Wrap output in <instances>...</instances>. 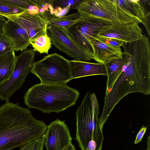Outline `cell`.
<instances>
[{"instance_id":"cell-1","label":"cell","mask_w":150,"mask_h":150,"mask_svg":"<svg viewBox=\"0 0 150 150\" xmlns=\"http://www.w3.org/2000/svg\"><path fill=\"white\" fill-rule=\"evenodd\" d=\"M149 38H142L125 43L122 46L123 55L127 60L119 76L105 93L102 112L99 118L103 128L113 109L125 96L133 93L150 94V50Z\"/></svg>"},{"instance_id":"cell-2","label":"cell","mask_w":150,"mask_h":150,"mask_svg":"<svg viewBox=\"0 0 150 150\" xmlns=\"http://www.w3.org/2000/svg\"><path fill=\"white\" fill-rule=\"evenodd\" d=\"M29 108L6 102L0 106V150H11L42 137L47 129Z\"/></svg>"},{"instance_id":"cell-3","label":"cell","mask_w":150,"mask_h":150,"mask_svg":"<svg viewBox=\"0 0 150 150\" xmlns=\"http://www.w3.org/2000/svg\"><path fill=\"white\" fill-rule=\"evenodd\" d=\"M80 93L66 84H36L27 91L24 96L28 108H33L43 113H58L74 105Z\"/></svg>"},{"instance_id":"cell-4","label":"cell","mask_w":150,"mask_h":150,"mask_svg":"<svg viewBox=\"0 0 150 150\" xmlns=\"http://www.w3.org/2000/svg\"><path fill=\"white\" fill-rule=\"evenodd\" d=\"M99 106L94 93L88 91L75 112L76 129L75 139L81 150H101L104 136L99 124Z\"/></svg>"},{"instance_id":"cell-5","label":"cell","mask_w":150,"mask_h":150,"mask_svg":"<svg viewBox=\"0 0 150 150\" xmlns=\"http://www.w3.org/2000/svg\"><path fill=\"white\" fill-rule=\"evenodd\" d=\"M69 61L57 53L48 54L34 62L30 72L41 83L66 84L73 79Z\"/></svg>"},{"instance_id":"cell-6","label":"cell","mask_w":150,"mask_h":150,"mask_svg":"<svg viewBox=\"0 0 150 150\" xmlns=\"http://www.w3.org/2000/svg\"><path fill=\"white\" fill-rule=\"evenodd\" d=\"M81 17H83L81 21L63 28L69 38L93 59V50L91 42L97 37L103 29L111 25L112 22L92 16Z\"/></svg>"},{"instance_id":"cell-7","label":"cell","mask_w":150,"mask_h":150,"mask_svg":"<svg viewBox=\"0 0 150 150\" xmlns=\"http://www.w3.org/2000/svg\"><path fill=\"white\" fill-rule=\"evenodd\" d=\"M80 16L90 15L112 22H129L139 21L123 11L115 0H81L72 7Z\"/></svg>"},{"instance_id":"cell-8","label":"cell","mask_w":150,"mask_h":150,"mask_svg":"<svg viewBox=\"0 0 150 150\" xmlns=\"http://www.w3.org/2000/svg\"><path fill=\"white\" fill-rule=\"evenodd\" d=\"M35 55L33 50L28 49L16 56L15 66L11 77L0 84L1 100L8 102L11 96L22 85L26 76L31 71Z\"/></svg>"},{"instance_id":"cell-9","label":"cell","mask_w":150,"mask_h":150,"mask_svg":"<svg viewBox=\"0 0 150 150\" xmlns=\"http://www.w3.org/2000/svg\"><path fill=\"white\" fill-rule=\"evenodd\" d=\"M1 15L23 29L29 36L30 42L47 33L48 21L44 13L33 15L26 10L13 14Z\"/></svg>"},{"instance_id":"cell-10","label":"cell","mask_w":150,"mask_h":150,"mask_svg":"<svg viewBox=\"0 0 150 150\" xmlns=\"http://www.w3.org/2000/svg\"><path fill=\"white\" fill-rule=\"evenodd\" d=\"M47 34L55 47L74 60L88 62L93 59L69 38L63 28L48 25Z\"/></svg>"},{"instance_id":"cell-11","label":"cell","mask_w":150,"mask_h":150,"mask_svg":"<svg viewBox=\"0 0 150 150\" xmlns=\"http://www.w3.org/2000/svg\"><path fill=\"white\" fill-rule=\"evenodd\" d=\"M137 22H112L111 25L103 29L98 36L115 38L128 43L141 39L142 29Z\"/></svg>"},{"instance_id":"cell-12","label":"cell","mask_w":150,"mask_h":150,"mask_svg":"<svg viewBox=\"0 0 150 150\" xmlns=\"http://www.w3.org/2000/svg\"><path fill=\"white\" fill-rule=\"evenodd\" d=\"M44 146L47 150H63L71 143L72 138L65 121L58 119L47 126Z\"/></svg>"},{"instance_id":"cell-13","label":"cell","mask_w":150,"mask_h":150,"mask_svg":"<svg viewBox=\"0 0 150 150\" xmlns=\"http://www.w3.org/2000/svg\"><path fill=\"white\" fill-rule=\"evenodd\" d=\"M116 4L123 11L136 18L142 23L150 37L149 0H115Z\"/></svg>"},{"instance_id":"cell-14","label":"cell","mask_w":150,"mask_h":150,"mask_svg":"<svg viewBox=\"0 0 150 150\" xmlns=\"http://www.w3.org/2000/svg\"><path fill=\"white\" fill-rule=\"evenodd\" d=\"M90 43L93 50V59L99 63L105 64L115 59L122 58L123 52L121 47H112L96 38Z\"/></svg>"},{"instance_id":"cell-15","label":"cell","mask_w":150,"mask_h":150,"mask_svg":"<svg viewBox=\"0 0 150 150\" xmlns=\"http://www.w3.org/2000/svg\"><path fill=\"white\" fill-rule=\"evenodd\" d=\"M4 33L10 39L14 51L25 50L30 45L29 37L25 30L9 20H7Z\"/></svg>"},{"instance_id":"cell-16","label":"cell","mask_w":150,"mask_h":150,"mask_svg":"<svg viewBox=\"0 0 150 150\" xmlns=\"http://www.w3.org/2000/svg\"><path fill=\"white\" fill-rule=\"evenodd\" d=\"M73 79L96 75L107 76L105 64L69 60Z\"/></svg>"},{"instance_id":"cell-17","label":"cell","mask_w":150,"mask_h":150,"mask_svg":"<svg viewBox=\"0 0 150 150\" xmlns=\"http://www.w3.org/2000/svg\"><path fill=\"white\" fill-rule=\"evenodd\" d=\"M127 62V58L123 55L122 58L115 59L105 64L107 76L105 93L112 88Z\"/></svg>"},{"instance_id":"cell-18","label":"cell","mask_w":150,"mask_h":150,"mask_svg":"<svg viewBox=\"0 0 150 150\" xmlns=\"http://www.w3.org/2000/svg\"><path fill=\"white\" fill-rule=\"evenodd\" d=\"M15 57L13 50L0 56V84L11 77L15 66Z\"/></svg>"},{"instance_id":"cell-19","label":"cell","mask_w":150,"mask_h":150,"mask_svg":"<svg viewBox=\"0 0 150 150\" xmlns=\"http://www.w3.org/2000/svg\"><path fill=\"white\" fill-rule=\"evenodd\" d=\"M44 13L48 21V25L55 27L67 28L83 19L78 12L61 17H56L48 12Z\"/></svg>"},{"instance_id":"cell-20","label":"cell","mask_w":150,"mask_h":150,"mask_svg":"<svg viewBox=\"0 0 150 150\" xmlns=\"http://www.w3.org/2000/svg\"><path fill=\"white\" fill-rule=\"evenodd\" d=\"M30 43L34 52H38L41 54L46 53L48 55L52 44L51 40L47 33L30 41Z\"/></svg>"},{"instance_id":"cell-21","label":"cell","mask_w":150,"mask_h":150,"mask_svg":"<svg viewBox=\"0 0 150 150\" xmlns=\"http://www.w3.org/2000/svg\"><path fill=\"white\" fill-rule=\"evenodd\" d=\"M0 3L23 11L28 10L30 6L34 5L31 0H0Z\"/></svg>"},{"instance_id":"cell-22","label":"cell","mask_w":150,"mask_h":150,"mask_svg":"<svg viewBox=\"0 0 150 150\" xmlns=\"http://www.w3.org/2000/svg\"><path fill=\"white\" fill-rule=\"evenodd\" d=\"M13 50L9 38L4 33L0 34V56Z\"/></svg>"},{"instance_id":"cell-23","label":"cell","mask_w":150,"mask_h":150,"mask_svg":"<svg viewBox=\"0 0 150 150\" xmlns=\"http://www.w3.org/2000/svg\"><path fill=\"white\" fill-rule=\"evenodd\" d=\"M98 39L103 42L112 47H120L125 42L118 39L97 36Z\"/></svg>"},{"instance_id":"cell-24","label":"cell","mask_w":150,"mask_h":150,"mask_svg":"<svg viewBox=\"0 0 150 150\" xmlns=\"http://www.w3.org/2000/svg\"><path fill=\"white\" fill-rule=\"evenodd\" d=\"M23 11L0 3V15L13 14Z\"/></svg>"},{"instance_id":"cell-25","label":"cell","mask_w":150,"mask_h":150,"mask_svg":"<svg viewBox=\"0 0 150 150\" xmlns=\"http://www.w3.org/2000/svg\"><path fill=\"white\" fill-rule=\"evenodd\" d=\"M71 8L69 6L62 8L60 6L56 7L54 8V15L57 17H61L65 16L67 14Z\"/></svg>"},{"instance_id":"cell-26","label":"cell","mask_w":150,"mask_h":150,"mask_svg":"<svg viewBox=\"0 0 150 150\" xmlns=\"http://www.w3.org/2000/svg\"><path fill=\"white\" fill-rule=\"evenodd\" d=\"M45 134L41 138L34 141V143L31 150H43L44 144Z\"/></svg>"},{"instance_id":"cell-27","label":"cell","mask_w":150,"mask_h":150,"mask_svg":"<svg viewBox=\"0 0 150 150\" xmlns=\"http://www.w3.org/2000/svg\"><path fill=\"white\" fill-rule=\"evenodd\" d=\"M81 0H54V3H56L60 5L64 6V7L69 6L71 7H73L76 4L79 2Z\"/></svg>"},{"instance_id":"cell-28","label":"cell","mask_w":150,"mask_h":150,"mask_svg":"<svg viewBox=\"0 0 150 150\" xmlns=\"http://www.w3.org/2000/svg\"><path fill=\"white\" fill-rule=\"evenodd\" d=\"M147 128V127L146 126H143L142 127L137 134L134 142L135 144H137L141 141L143 136L146 131Z\"/></svg>"},{"instance_id":"cell-29","label":"cell","mask_w":150,"mask_h":150,"mask_svg":"<svg viewBox=\"0 0 150 150\" xmlns=\"http://www.w3.org/2000/svg\"><path fill=\"white\" fill-rule=\"evenodd\" d=\"M28 10L30 14L36 15L39 13L40 8L37 6L33 5L30 6Z\"/></svg>"},{"instance_id":"cell-30","label":"cell","mask_w":150,"mask_h":150,"mask_svg":"<svg viewBox=\"0 0 150 150\" xmlns=\"http://www.w3.org/2000/svg\"><path fill=\"white\" fill-rule=\"evenodd\" d=\"M7 21L4 16L0 15V34L4 33V29Z\"/></svg>"},{"instance_id":"cell-31","label":"cell","mask_w":150,"mask_h":150,"mask_svg":"<svg viewBox=\"0 0 150 150\" xmlns=\"http://www.w3.org/2000/svg\"><path fill=\"white\" fill-rule=\"evenodd\" d=\"M34 141L30 142L20 147L19 150H31L34 143Z\"/></svg>"},{"instance_id":"cell-32","label":"cell","mask_w":150,"mask_h":150,"mask_svg":"<svg viewBox=\"0 0 150 150\" xmlns=\"http://www.w3.org/2000/svg\"><path fill=\"white\" fill-rule=\"evenodd\" d=\"M63 150H76L74 146L72 143L69 145Z\"/></svg>"},{"instance_id":"cell-33","label":"cell","mask_w":150,"mask_h":150,"mask_svg":"<svg viewBox=\"0 0 150 150\" xmlns=\"http://www.w3.org/2000/svg\"><path fill=\"white\" fill-rule=\"evenodd\" d=\"M150 136L149 135L147 139V147L146 150H150Z\"/></svg>"}]
</instances>
